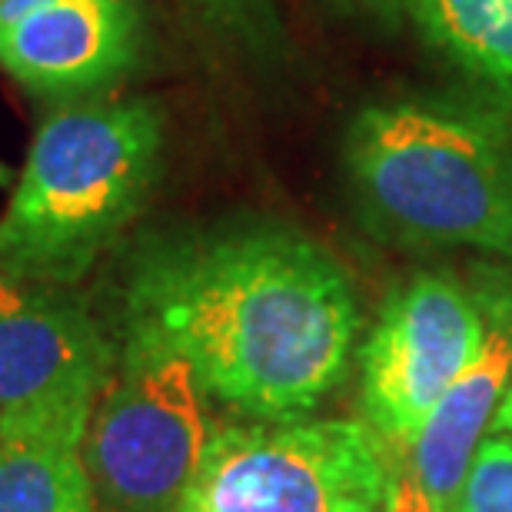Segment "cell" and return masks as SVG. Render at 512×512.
I'll use <instances>...</instances> for the list:
<instances>
[{
  "label": "cell",
  "instance_id": "1",
  "mask_svg": "<svg viewBox=\"0 0 512 512\" xmlns=\"http://www.w3.org/2000/svg\"><path fill=\"white\" fill-rule=\"evenodd\" d=\"M360 310L350 276L270 220L153 233L120 290V346L180 356L243 419L310 416L346 380Z\"/></svg>",
  "mask_w": 512,
  "mask_h": 512
},
{
  "label": "cell",
  "instance_id": "2",
  "mask_svg": "<svg viewBox=\"0 0 512 512\" xmlns=\"http://www.w3.org/2000/svg\"><path fill=\"white\" fill-rule=\"evenodd\" d=\"M350 190L376 237L512 260V124L449 100L356 114L343 147Z\"/></svg>",
  "mask_w": 512,
  "mask_h": 512
},
{
  "label": "cell",
  "instance_id": "3",
  "mask_svg": "<svg viewBox=\"0 0 512 512\" xmlns=\"http://www.w3.org/2000/svg\"><path fill=\"white\" fill-rule=\"evenodd\" d=\"M157 107L77 104L37 127L0 217V273L74 286L147 203L160 170Z\"/></svg>",
  "mask_w": 512,
  "mask_h": 512
},
{
  "label": "cell",
  "instance_id": "4",
  "mask_svg": "<svg viewBox=\"0 0 512 512\" xmlns=\"http://www.w3.org/2000/svg\"><path fill=\"white\" fill-rule=\"evenodd\" d=\"M393 486L366 419H240L213 429L183 512H389Z\"/></svg>",
  "mask_w": 512,
  "mask_h": 512
},
{
  "label": "cell",
  "instance_id": "5",
  "mask_svg": "<svg viewBox=\"0 0 512 512\" xmlns=\"http://www.w3.org/2000/svg\"><path fill=\"white\" fill-rule=\"evenodd\" d=\"M210 436L207 393L190 366L120 346L80 446L97 512H183Z\"/></svg>",
  "mask_w": 512,
  "mask_h": 512
},
{
  "label": "cell",
  "instance_id": "6",
  "mask_svg": "<svg viewBox=\"0 0 512 512\" xmlns=\"http://www.w3.org/2000/svg\"><path fill=\"white\" fill-rule=\"evenodd\" d=\"M483 336V303L449 276L423 273L389 293L360 346L363 419L389 453H409Z\"/></svg>",
  "mask_w": 512,
  "mask_h": 512
},
{
  "label": "cell",
  "instance_id": "7",
  "mask_svg": "<svg viewBox=\"0 0 512 512\" xmlns=\"http://www.w3.org/2000/svg\"><path fill=\"white\" fill-rule=\"evenodd\" d=\"M120 346L70 286L0 273V413L47 399H100Z\"/></svg>",
  "mask_w": 512,
  "mask_h": 512
},
{
  "label": "cell",
  "instance_id": "8",
  "mask_svg": "<svg viewBox=\"0 0 512 512\" xmlns=\"http://www.w3.org/2000/svg\"><path fill=\"white\" fill-rule=\"evenodd\" d=\"M133 0H50L0 27V67L30 94L70 104L114 87L137 60Z\"/></svg>",
  "mask_w": 512,
  "mask_h": 512
},
{
  "label": "cell",
  "instance_id": "9",
  "mask_svg": "<svg viewBox=\"0 0 512 512\" xmlns=\"http://www.w3.org/2000/svg\"><path fill=\"white\" fill-rule=\"evenodd\" d=\"M486 310V336L476 360L446 389L409 446V473L446 512H456L459 489L479 443L493 429V416L512 383V296L503 303L479 300Z\"/></svg>",
  "mask_w": 512,
  "mask_h": 512
},
{
  "label": "cell",
  "instance_id": "10",
  "mask_svg": "<svg viewBox=\"0 0 512 512\" xmlns=\"http://www.w3.org/2000/svg\"><path fill=\"white\" fill-rule=\"evenodd\" d=\"M97 399H47L0 413V512H97L84 446Z\"/></svg>",
  "mask_w": 512,
  "mask_h": 512
},
{
  "label": "cell",
  "instance_id": "11",
  "mask_svg": "<svg viewBox=\"0 0 512 512\" xmlns=\"http://www.w3.org/2000/svg\"><path fill=\"white\" fill-rule=\"evenodd\" d=\"M409 20L456 70L512 107V0H413Z\"/></svg>",
  "mask_w": 512,
  "mask_h": 512
},
{
  "label": "cell",
  "instance_id": "12",
  "mask_svg": "<svg viewBox=\"0 0 512 512\" xmlns=\"http://www.w3.org/2000/svg\"><path fill=\"white\" fill-rule=\"evenodd\" d=\"M193 17L237 44L270 54L280 40L276 0H180Z\"/></svg>",
  "mask_w": 512,
  "mask_h": 512
},
{
  "label": "cell",
  "instance_id": "13",
  "mask_svg": "<svg viewBox=\"0 0 512 512\" xmlns=\"http://www.w3.org/2000/svg\"><path fill=\"white\" fill-rule=\"evenodd\" d=\"M456 512H512V436L489 433L479 443Z\"/></svg>",
  "mask_w": 512,
  "mask_h": 512
},
{
  "label": "cell",
  "instance_id": "14",
  "mask_svg": "<svg viewBox=\"0 0 512 512\" xmlns=\"http://www.w3.org/2000/svg\"><path fill=\"white\" fill-rule=\"evenodd\" d=\"M389 512H446L436 503L433 496L419 486V479L409 473H396V486H393V503H389Z\"/></svg>",
  "mask_w": 512,
  "mask_h": 512
},
{
  "label": "cell",
  "instance_id": "15",
  "mask_svg": "<svg viewBox=\"0 0 512 512\" xmlns=\"http://www.w3.org/2000/svg\"><path fill=\"white\" fill-rule=\"evenodd\" d=\"M333 4L343 7L346 14L383 20V24H399L413 10V0H333Z\"/></svg>",
  "mask_w": 512,
  "mask_h": 512
},
{
  "label": "cell",
  "instance_id": "16",
  "mask_svg": "<svg viewBox=\"0 0 512 512\" xmlns=\"http://www.w3.org/2000/svg\"><path fill=\"white\" fill-rule=\"evenodd\" d=\"M44 4H50V0H0V27L14 24V20H20L24 14H30V10H37Z\"/></svg>",
  "mask_w": 512,
  "mask_h": 512
},
{
  "label": "cell",
  "instance_id": "17",
  "mask_svg": "<svg viewBox=\"0 0 512 512\" xmlns=\"http://www.w3.org/2000/svg\"><path fill=\"white\" fill-rule=\"evenodd\" d=\"M489 433H503V436H512V383L506 389L503 403H499L496 416H493V429Z\"/></svg>",
  "mask_w": 512,
  "mask_h": 512
},
{
  "label": "cell",
  "instance_id": "18",
  "mask_svg": "<svg viewBox=\"0 0 512 512\" xmlns=\"http://www.w3.org/2000/svg\"><path fill=\"white\" fill-rule=\"evenodd\" d=\"M4 183H10V170L4 167V163H0V187H4Z\"/></svg>",
  "mask_w": 512,
  "mask_h": 512
}]
</instances>
